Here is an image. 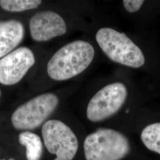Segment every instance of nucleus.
Segmentation results:
<instances>
[{"instance_id": "obj_1", "label": "nucleus", "mask_w": 160, "mask_h": 160, "mask_svg": "<svg viewBox=\"0 0 160 160\" xmlns=\"http://www.w3.org/2000/svg\"><path fill=\"white\" fill-rule=\"evenodd\" d=\"M95 52L88 42L76 40L62 46L50 59L47 65L49 76L53 80H68L88 68Z\"/></svg>"}, {"instance_id": "obj_2", "label": "nucleus", "mask_w": 160, "mask_h": 160, "mask_svg": "<svg viewBox=\"0 0 160 160\" xmlns=\"http://www.w3.org/2000/svg\"><path fill=\"white\" fill-rule=\"evenodd\" d=\"M96 39L103 52L114 62L132 68L144 65L142 52L125 33L103 28L97 31Z\"/></svg>"}, {"instance_id": "obj_3", "label": "nucleus", "mask_w": 160, "mask_h": 160, "mask_svg": "<svg viewBox=\"0 0 160 160\" xmlns=\"http://www.w3.org/2000/svg\"><path fill=\"white\" fill-rule=\"evenodd\" d=\"M130 149L127 138L112 129H100L87 136L84 142L86 160H120Z\"/></svg>"}, {"instance_id": "obj_4", "label": "nucleus", "mask_w": 160, "mask_h": 160, "mask_svg": "<svg viewBox=\"0 0 160 160\" xmlns=\"http://www.w3.org/2000/svg\"><path fill=\"white\" fill-rule=\"evenodd\" d=\"M58 103V98L53 93H45L34 97L14 111L11 118L12 124L18 130L34 129L49 118Z\"/></svg>"}, {"instance_id": "obj_5", "label": "nucleus", "mask_w": 160, "mask_h": 160, "mask_svg": "<svg viewBox=\"0 0 160 160\" xmlns=\"http://www.w3.org/2000/svg\"><path fill=\"white\" fill-rule=\"evenodd\" d=\"M42 135L47 150L57 156L54 160L74 159L78 148V142L68 125L61 120H48L42 126Z\"/></svg>"}, {"instance_id": "obj_6", "label": "nucleus", "mask_w": 160, "mask_h": 160, "mask_svg": "<svg viewBox=\"0 0 160 160\" xmlns=\"http://www.w3.org/2000/svg\"><path fill=\"white\" fill-rule=\"evenodd\" d=\"M128 91L122 82L104 87L92 97L87 109V117L92 122L105 120L117 113L126 101Z\"/></svg>"}, {"instance_id": "obj_7", "label": "nucleus", "mask_w": 160, "mask_h": 160, "mask_svg": "<svg viewBox=\"0 0 160 160\" xmlns=\"http://www.w3.org/2000/svg\"><path fill=\"white\" fill-rule=\"evenodd\" d=\"M35 63L33 52L20 47L0 59V83L11 86L17 84Z\"/></svg>"}, {"instance_id": "obj_8", "label": "nucleus", "mask_w": 160, "mask_h": 160, "mask_svg": "<svg viewBox=\"0 0 160 160\" xmlns=\"http://www.w3.org/2000/svg\"><path fill=\"white\" fill-rule=\"evenodd\" d=\"M30 33L33 40L46 42L67 32V25L62 17L55 12H37L29 22Z\"/></svg>"}, {"instance_id": "obj_9", "label": "nucleus", "mask_w": 160, "mask_h": 160, "mask_svg": "<svg viewBox=\"0 0 160 160\" xmlns=\"http://www.w3.org/2000/svg\"><path fill=\"white\" fill-rule=\"evenodd\" d=\"M24 34V29L20 22L15 20L0 22V58L12 52L21 43Z\"/></svg>"}, {"instance_id": "obj_10", "label": "nucleus", "mask_w": 160, "mask_h": 160, "mask_svg": "<svg viewBox=\"0 0 160 160\" xmlns=\"http://www.w3.org/2000/svg\"><path fill=\"white\" fill-rule=\"evenodd\" d=\"M18 141L26 148V155L28 160H40L43 146L39 135L32 132H22L19 134Z\"/></svg>"}, {"instance_id": "obj_11", "label": "nucleus", "mask_w": 160, "mask_h": 160, "mask_svg": "<svg viewBox=\"0 0 160 160\" xmlns=\"http://www.w3.org/2000/svg\"><path fill=\"white\" fill-rule=\"evenodd\" d=\"M141 138L147 148L160 154V122L146 126L141 133Z\"/></svg>"}, {"instance_id": "obj_12", "label": "nucleus", "mask_w": 160, "mask_h": 160, "mask_svg": "<svg viewBox=\"0 0 160 160\" xmlns=\"http://www.w3.org/2000/svg\"><path fill=\"white\" fill-rule=\"evenodd\" d=\"M40 0H0L1 7L6 11L22 12L38 8Z\"/></svg>"}, {"instance_id": "obj_13", "label": "nucleus", "mask_w": 160, "mask_h": 160, "mask_svg": "<svg viewBox=\"0 0 160 160\" xmlns=\"http://www.w3.org/2000/svg\"><path fill=\"white\" fill-rule=\"evenodd\" d=\"M144 2L141 0H124L123 4L125 9L130 12H135L138 11Z\"/></svg>"}, {"instance_id": "obj_14", "label": "nucleus", "mask_w": 160, "mask_h": 160, "mask_svg": "<svg viewBox=\"0 0 160 160\" xmlns=\"http://www.w3.org/2000/svg\"><path fill=\"white\" fill-rule=\"evenodd\" d=\"M0 96H1V91H0Z\"/></svg>"}]
</instances>
